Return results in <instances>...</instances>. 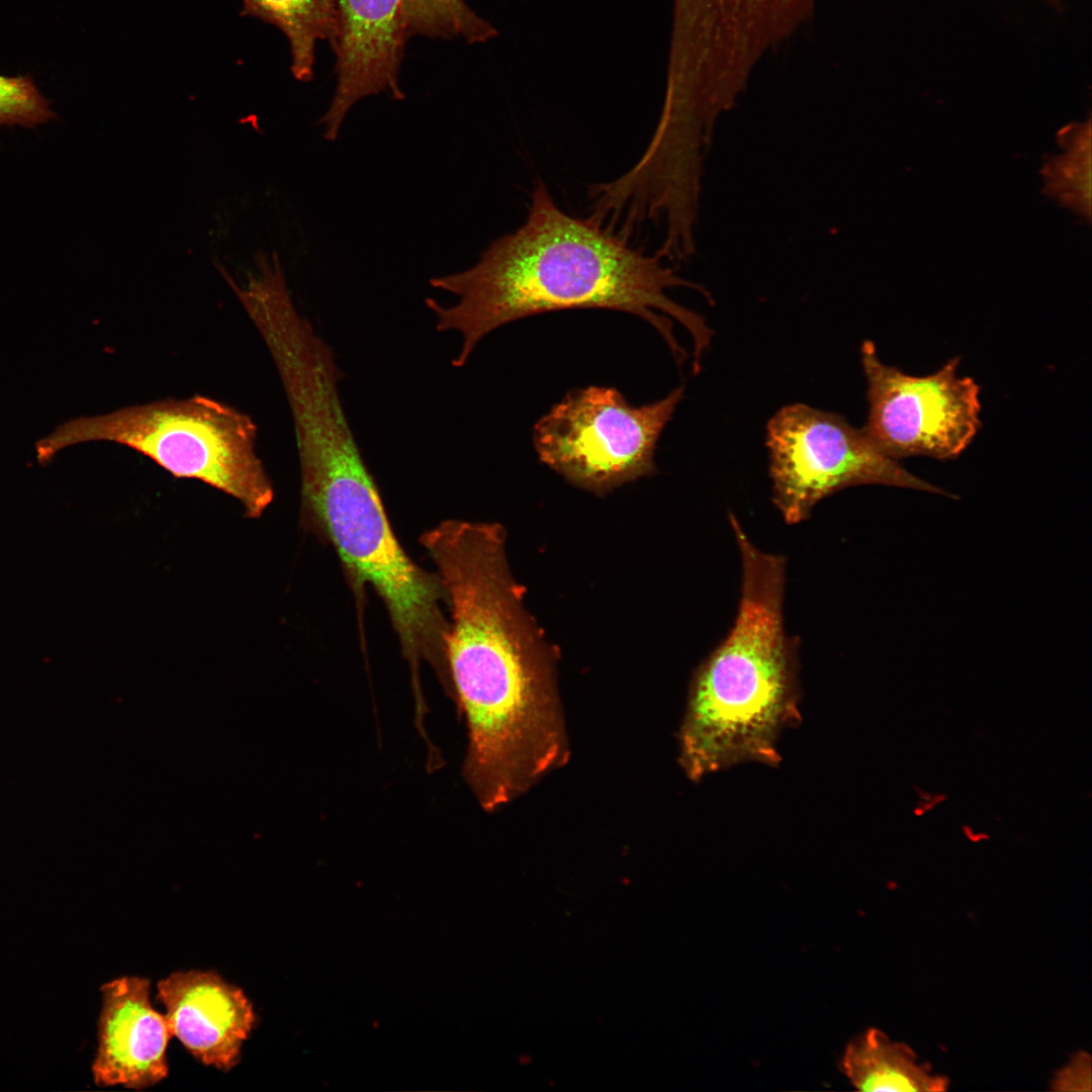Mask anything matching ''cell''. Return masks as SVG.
Masks as SVG:
<instances>
[{
	"instance_id": "13",
	"label": "cell",
	"mask_w": 1092,
	"mask_h": 1092,
	"mask_svg": "<svg viewBox=\"0 0 1092 1092\" xmlns=\"http://www.w3.org/2000/svg\"><path fill=\"white\" fill-rule=\"evenodd\" d=\"M1063 152L1043 164V192L1087 220L1091 218V119L1058 131Z\"/></svg>"
},
{
	"instance_id": "6",
	"label": "cell",
	"mask_w": 1092,
	"mask_h": 1092,
	"mask_svg": "<svg viewBox=\"0 0 1092 1092\" xmlns=\"http://www.w3.org/2000/svg\"><path fill=\"white\" fill-rule=\"evenodd\" d=\"M772 502L789 524L806 520L823 498L846 487L881 484L954 498L882 453L839 415L803 403L781 408L767 423Z\"/></svg>"
},
{
	"instance_id": "8",
	"label": "cell",
	"mask_w": 1092,
	"mask_h": 1092,
	"mask_svg": "<svg viewBox=\"0 0 1092 1092\" xmlns=\"http://www.w3.org/2000/svg\"><path fill=\"white\" fill-rule=\"evenodd\" d=\"M336 90L318 120L327 141L337 140L351 108L361 99L387 93L405 94L399 70L408 39L402 0H336Z\"/></svg>"
},
{
	"instance_id": "1",
	"label": "cell",
	"mask_w": 1092,
	"mask_h": 1092,
	"mask_svg": "<svg viewBox=\"0 0 1092 1092\" xmlns=\"http://www.w3.org/2000/svg\"><path fill=\"white\" fill-rule=\"evenodd\" d=\"M449 610L445 661L468 730L474 789H525L567 759L557 653L524 606L494 523L446 520L420 538Z\"/></svg>"
},
{
	"instance_id": "17",
	"label": "cell",
	"mask_w": 1092,
	"mask_h": 1092,
	"mask_svg": "<svg viewBox=\"0 0 1092 1092\" xmlns=\"http://www.w3.org/2000/svg\"><path fill=\"white\" fill-rule=\"evenodd\" d=\"M1048 1H1050L1051 3L1057 4V3H1059L1060 0H1048Z\"/></svg>"
},
{
	"instance_id": "4",
	"label": "cell",
	"mask_w": 1092,
	"mask_h": 1092,
	"mask_svg": "<svg viewBox=\"0 0 1092 1092\" xmlns=\"http://www.w3.org/2000/svg\"><path fill=\"white\" fill-rule=\"evenodd\" d=\"M257 434L249 415L211 397L193 395L72 419L38 440L35 452L44 465L71 445L92 441L122 445L176 478L196 479L231 495L247 518L257 519L274 496L256 450Z\"/></svg>"
},
{
	"instance_id": "9",
	"label": "cell",
	"mask_w": 1092,
	"mask_h": 1092,
	"mask_svg": "<svg viewBox=\"0 0 1092 1092\" xmlns=\"http://www.w3.org/2000/svg\"><path fill=\"white\" fill-rule=\"evenodd\" d=\"M147 978L124 976L101 987L98 1046L92 1065L96 1085L143 1090L168 1076L172 1036L164 1014L150 1001Z\"/></svg>"
},
{
	"instance_id": "5",
	"label": "cell",
	"mask_w": 1092,
	"mask_h": 1092,
	"mask_svg": "<svg viewBox=\"0 0 1092 1092\" xmlns=\"http://www.w3.org/2000/svg\"><path fill=\"white\" fill-rule=\"evenodd\" d=\"M684 392L679 386L658 401L634 406L615 387L571 389L534 425L539 460L599 496L652 475L658 439Z\"/></svg>"
},
{
	"instance_id": "3",
	"label": "cell",
	"mask_w": 1092,
	"mask_h": 1092,
	"mask_svg": "<svg viewBox=\"0 0 1092 1092\" xmlns=\"http://www.w3.org/2000/svg\"><path fill=\"white\" fill-rule=\"evenodd\" d=\"M738 612L727 636L693 677L679 733V761L698 781L733 765H776L783 730L799 720L798 640L784 623L786 558L741 556Z\"/></svg>"
},
{
	"instance_id": "15",
	"label": "cell",
	"mask_w": 1092,
	"mask_h": 1092,
	"mask_svg": "<svg viewBox=\"0 0 1092 1092\" xmlns=\"http://www.w3.org/2000/svg\"><path fill=\"white\" fill-rule=\"evenodd\" d=\"M49 101L29 76L0 75V127H35L55 118Z\"/></svg>"
},
{
	"instance_id": "2",
	"label": "cell",
	"mask_w": 1092,
	"mask_h": 1092,
	"mask_svg": "<svg viewBox=\"0 0 1092 1092\" xmlns=\"http://www.w3.org/2000/svg\"><path fill=\"white\" fill-rule=\"evenodd\" d=\"M661 257L633 249L629 241L590 217L562 211L539 181L525 222L491 242L472 267L430 280L457 297L452 305L434 298L426 304L439 332H455L462 343L454 367L465 365L478 343L506 324L546 311L604 308L628 312L649 323L677 363L687 358L668 316L694 341L693 366L699 367L713 332L705 318L673 301L666 290L705 288L678 277Z\"/></svg>"
},
{
	"instance_id": "14",
	"label": "cell",
	"mask_w": 1092,
	"mask_h": 1092,
	"mask_svg": "<svg viewBox=\"0 0 1092 1092\" xmlns=\"http://www.w3.org/2000/svg\"><path fill=\"white\" fill-rule=\"evenodd\" d=\"M402 7L408 38L421 35L479 42L495 33L465 0H402Z\"/></svg>"
},
{
	"instance_id": "10",
	"label": "cell",
	"mask_w": 1092,
	"mask_h": 1092,
	"mask_svg": "<svg viewBox=\"0 0 1092 1092\" xmlns=\"http://www.w3.org/2000/svg\"><path fill=\"white\" fill-rule=\"evenodd\" d=\"M157 998L172 1036L199 1062L223 1072L235 1068L256 1014L238 986L212 971H180L157 984Z\"/></svg>"
},
{
	"instance_id": "11",
	"label": "cell",
	"mask_w": 1092,
	"mask_h": 1092,
	"mask_svg": "<svg viewBox=\"0 0 1092 1092\" xmlns=\"http://www.w3.org/2000/svg\"><path fill=\"white\" fill-rule=\"evenodd\" d=\"M839 1068L860 1091L936 1092L946 1090L949 1084L946 1077L919 1063L909 1045L892 1040L877 1028H869L847 1043Z\"/></svg>"
},
{
	"instance_id": "12",
	"label": "cell",
	"mask_w": 1092,
	"mask_h": 1092,
	"mask_svg": "<svg viewBox=\"0 0 1092 1092\" xmlns=\"http://www.w3.org/2000/svg\"><path fill=\"white\" fill-rule=\"evenodd\" d=\"M241 15L272 24L286 36L290 71L302 82L312 78L316 43L332 46L336 37V0H243Z\"/></svg>"
},
{
	"instance_id": "7",
	"label": "cell",
	"mask_w": 1092,
	"mask_h": 1092,
	"mask_svg": "<svg viewBox=\"0 0 1092 1092\" xmlns=\"http://www.w3.org/2000/svg\"><path fill=\"white\" fill-rule=\"evenodd\" d=\"M860 355L869 401L861 430L882 453L895 460H953L971 445L981 429V387L958 375L960 357L914 376L883 363L871 341L862 343Z\"/></svg>"
},
{
	"instance_id": "16",
	"label": "cell",
	"mask_w": 1092,
	"mask_h": 1092,
	"mask_svg": "<svg viewBox=\"0 0 1092 1092\" xmlns=\"http://www.w3.org/2000/svg\"><path fill=\"white\" fill-rule=\"evenodd\" d=\"M1052 1088L1057 1091H1090L1091 1058L1089 1054L1077 1053L1071 1062L1055 1075Z\"/></svg>"
}]
</instances>
